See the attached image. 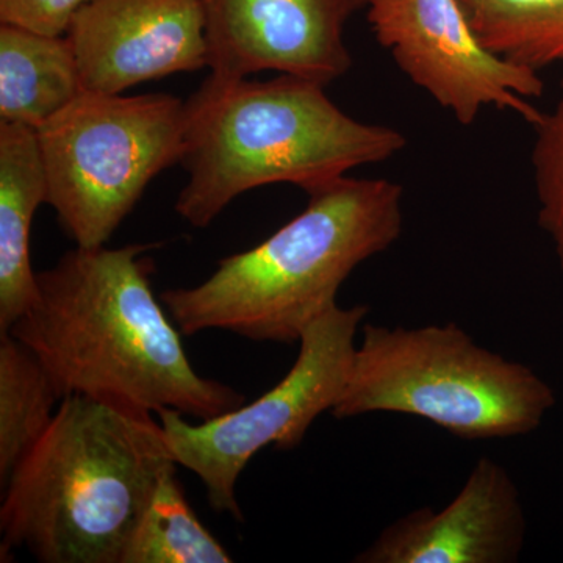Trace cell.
Masks as SVG:
<instances>
[{"label": "cell", "instance_id": "obj_15", "mask_svg": "<svg viewBox=\"0 0 563 563\" xmlns=\"http://www.w3.org/2000/svg\"><path fill=\"white\" fill-rule=\"evenodd\" d=\"M499 57L540 70L563 63V0H459Z\"/></svg>", "mask_w": 563, "mask_h": 563}, {"label": "cell", "instance_id": "obj_4", "mask_svg": "<svg viewBox=\"0 0 563 563\" xmlns=\"http://www.w3.org/2000/svg\"><path fill=\"white\" fill-rule=\"evenodd\" d=\"M402 188L387 179H342L309 192L306 209L265 242L218 263L209 279L161 301L181 335L235 333L299 343L363 262L402 233Z\"/></svg>", "mask_w": 563, "mask_h": 563}, {"label": "cell", "instance_id": "obj_16", "mask_svg": "<svg viewBox=\"0 0 563 563\" xmlns=\"http://www.w3.org/2000/svg\"><path fill=\"white\" fill-rule=\"evenodd\" d=\"M185 498L176 468L163 474L121 563H231Z\"/></svg>", "mask_w": 563, "mask_h": 563}, {"label": "cell", "instance_id": "obj_8", "mask_svg": "<svg viewBox=\"0 0 563 563\" xmlns=\"http://www.w3.org/2000/svg\"><path fill=\"white\" fill-rule=\"evenodd\" d=\"M366 10L398 68L462 125L485 107L514 111L532 128L542 120L529 102L543 95L539 70L488 49L459 0H368Z\"/></svg>", "mask_w": 563, "mask_h": 563}, {"label": "cell", "instance_id": "obj_7", "mask_svg": "<svg viewBox=\"0 0 563 563\" xmlns=\"http://www.w3.org/2000/svg\"><path fill=\"white\" fill-rule=\"evenodd\" d=\"M369 307L357 303L322 313L299 340L295 365L257 401L191 424L177 410L157 413L177 465L202 481L211 509L243 520L236 483L247 463L265 448L295 450L321 413L339 402L355 339Z\"/></svg>", "mask_w": 563, "mask_h": 563}, {"label": "cell", "instance_id": "obj_6", "mask_svg": "<svg viewBox=\"0 0 563 563\" xmlns=\"http://www.w3.org/2000/svg\"><path fill=\"white\" fill-rule=\"evenodd\" d=\"M187 102L81 91L36 131L47 203L80 247L106 246L152 180L181 162Z\"/></svg>", "mask_w": 563, "mask_h": 563}, {"label": "cell", "instance_id": "obj_5", "mask_svg": "<svg viewBox=\"0 0 563 563\" xmlns=\"http://www.w3.org/2000/svg\"><path fill=\"white\" fill-rule=\"evenodd\" d=\"M554 406L553 388L531 366L481 346L451 321L363 325L331 413L336 420L410 415L476 442L529 435Z\"/></svg>", "mask_w": 563, "mask_h": 563}, {"label": "cell", "instance_id": "obj_10", "mask_svg": "<svg viewBox=\"0 0 563 563\" xmlns=\"http://www.w3.org/2000/svg\"><path fill=\"white\" fill-rule=\"evenodd\" d=\"M84 91L129 88L209 66L201 0H92L65 33Z\"/></svg>", "mask_w": 563, "mask_h": 563}, {"label": "cell", "instance_id": "obj_1", "mask_svg": "<svg viewBox=\"0 0 563 563\" xmlns=\"http://www.w3.org/2000/svg\"><path fill=\"white\" fill-rule=\"evenodd\" d=\"M154 244L80 247L36 273L38 295L10 329L43 363L62 399L85 396L207 421L246 404L198 374L151 285Z\"/></svg>", "mask_w": 563, "mask_h": 563}, {"label": "cell", "instance_id": "obj_12", "mask_svg": "<svg viewBox=\"0 0 563 563\" xmlns=\"http://www.w3.org/2000/svg\"><path fill=\"white\" fill-rule=\"evenodd\" d=\"M41 203H47V181L38 133L0 124V333L9 332L38 295L31 235Z\"/></svg>", "mask_w": 563, "mask_h": 563}, {"label": "cell", "instance_id": "obj_11", "mask_svg": "<svg viewBox=\"0 0 563 563\" xmlns=\"http://www.w3.org/2000/svg\"><path fill=\"white\" fill-rule=\"evenodd\" d=\"M528 533L521 493L512 474L481 457L453 501L421 507L393 521L357 563H515Z\"/></svg>", "mask_w": 563, "mask_h": 563}, {"label": "cell", "instance_id": "obj_2", "mask_svg": "<svg viewBox=\"0 0 563 563\" xmlns=\"http://www.w3.org/2000/svg\"><path fill=\"white\" fill-rule=\"evenodd\" d=\"M154 413L68 396L3 485L0 561L121 563L161 484L176 468Z\"/></svg>", "mask_w": 563, "mask_h": 563}, {"label": "cell", "instance_id": "obj_18", "mask_svg": "<svg viewBox=\"0 0 563 563\" xmlns=\"http://www.w3.org/2000/svg\"><path fill=\"white\" fill-rule=\"evenodd\" d=\"M92 0H0V22L62 36L77 11Z\"/></svg>", "mask_w": 563, "mask_h": 563}, {"label": "cell", "instance_id": "obj_14", "mask_svg": "<svg viewBox=\"0 0 563 563\" xmlns=\"http://www.w3.org/2000/svg\"><path fill=\"white\" fill-rule=\"evenodd\" d=\"M60 396L43 363L10 332L0 333V485L35 446Z\"/></svg>", "mask_w": 563, "mask_h": 563}, {"label": "cell", "instance_id": "obj_13", "mask_svg": "<svg viewBox=\"0 0 563 563\" xmlns=\"http://www.w3.org/2000/svg\"><path fill=\"white\" fill-rule=\"evenodd\" d=\"M81 91L79 65L65 35L0 25V124L38 131Z\"/></svg>", "mask_w": 563, "mask_h": 563}, {"label": "cell", "instance_id": "obj_9", "mask_svg": "<svg viewBox=\"0 0 563 563\" xmlns=\"http://www.w3.org/2000/svg\"><path fill=\"white\" fill-rule=\"evenodd\" d=\"M210 77L263 70L328 87L352 66L344 29L368 0H201Z\"/></svg>", "mask_w": 563, "mask_h": 563}, {"label": "cell", "instance_id": "obj_3", "mask_svg": "<svg viewBox=\"0 0 563 563\" xmlns=\"http://www.w3.org/2000/svg\"><path fill=\"white\" fill-rule=\"evenodd\" d=\"M185 102L180 163L188 181L176 211L198 229L254 188L290 184L309 195L407 146L396 129L340 110L325 85L287 74L273 80L209 76Z\"/></svg>", "mask_w": 563, "mask_h": 563}, {"label": "cell", "instance_id": "obj_17", "mask_svg": "<svg viewBox=\"0 0 563 563\" xmlns=\"http://www.w3.org/2000/svg\"><path fill=\"white\" fill-rule=\"evenodd\" d=\"M532 147L533 184L539 202V224L553 243L563 273V80L561 96L543 113Z\"/></svg>", "mask_w": 563, "mask_h": 563}]
</instances>
